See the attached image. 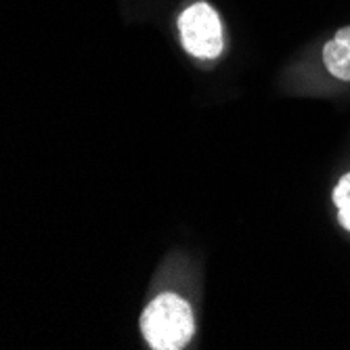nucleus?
Masks as SVG:
<instances>
[{"label": "nucleus", "instance_id": "2", "mask_svg": "<svg viewBox=\"0 0 350 350\" xmlns=\"http://www.w3.org/2000/svg\"><path fill=\"white\" fill-rule=\"evenodd\" d=\"M178 36L183 49L196 59L214 61L225 51V31H222L220 15L206 0L191 3L180 11Z\"/></svg>", "mask_w": 350, "mask_h": 350}, {"label": "nucleus", "instance_id": "3", "mask_svg": "<svg viewBox=\"0 0 350 350\" xmlns=\"http://www.w3.org/2000/svg\"><path fill=\"white\" fill-rule=\"evenodd\" d=\"M321 59L332 78L340 82H350V25L340 27L323 44Z\"/></svg>", "mask_w": 350, "mask_h": 350}, {"label": "nucleus", "instance_id": "4", "mask_svg": "<svg viewBox=\"0 0 350 350\" xmlns=\"http://www.w3.org/2000/svg\"><path fill=\"white\" fill-rule=\"evenodd\" d=\"M332 200L338 210V222L342 225V229L350 233V172L340 176L338 185L334 187Z\"/></svg>", "mask_w": 350, "mask_h": 350}, {"label": "nucleus", "instance_id": "1", "mask_svg": "<svg viewBox=\"0 0 350 350\" xmlns=\"http://www.w3.org/2000/svg\"><path fill=\"white\" fill-rule=\"evenodd\" d=\"M141 336L153 350H180L196 336L191 304L172 292L157 294L141 312Z\"/></svg>", "mask_w": 350, "mask_h": 350}]
</instances>
